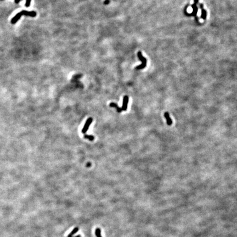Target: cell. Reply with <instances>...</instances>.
I'll list each match as a JSON object with an SVG mask.
<instances>
[{
  "mask_svg": "<svg viewBox=\"0 0 237 237\" xmlns=\"http://www.w3.org/2000/svg\"><path fill=\"white\" fill-rule=\"evenodd\" d=\"M36 14H37L36 12L35 11L29 12V11H26V10H23L22 11L17 13V14L12 18L11 20V23L12 24H15L18 20L20 19V18L22 15L29 16V17H35L36 16Z\"/></svg>",
  "mask_w": 237,
  "mask_h": 237,
  "instance_id": "cell-1",
  "label": "cell"
},
{
  "mask_svg": "<svg viewBox=\"0 0 237 237\" xmlns=\"http://www.w3.org/2000/svg\"><path fill=\"white\" fill-rule=\"evenodd\" d=\"M137 56L142 63V64L139 65L137 66H136L135 69H136V70H141V69L145 68L146 67V66H147V59L143 56L142 53L141 51H139L137 53Z\"/></svg>",
  "mask_w": 237,
  "mask_h": 237,
  "instance_id": "cell-2",
  "label": "cell"
},
{
  "mask_svg": "<svg viewBox=\"0 0 237 237\" xmlns=\"http://www.w3.org/2000/svg\"><path fill=\"white\" fill-rule=\"evenodd\" d=\"M92 121H93V119L92 118H89L86 121V123H85L84 127L82 129L81 132L82 134H85V133L87 131V130H89L91 124V123L92 122Z\"/></svg>",
  "mask_w": 237,
  "mask_h": 237,
  "instance_id": "cell-3",
  "label": "cell"
},
{
  "mask_svg": "<svg viewBox=\"0 0 237 237\" xmlns=\"http://www.w3.org/2000/svg\"><path fill=\"white\" fill-rule=\"evenodd\" d=\"M129 101V97L128 95H125L123 98V102H122V105L121 109L122 111H126L127 109Z\"/></svg>",
  "mask_w": 237,
  "mask_h": 237,
  "instance_id": "cell-4",
  "label": "cell"
},
{
  "mask_svg": "<svg viewBox=\"0 0 237 237\" xmlns=\"http://www.w3.org/2000/svg\"><path fill=\"white\" fill-rule=\"evenodd\" d=\"M200 8L201 10V18L202 19L204 20H205L206 18V16H207V12L206 10H205L204 8V5L203 3H200Z\"/></svg>",
  "mask_w": 237,
  "mask_h": 237,
  "instance_id": "cell-5",
  "label": "cell"
},
{
  "mask_svg": "<svg viewBox=\"0 0 237 237\" xmlns=\"http://www.w3.org/2000/svg\"><path fill=\"white\" fill-rule=\"evenodd\" d=\"M191 7H192V8H193L192 13H191V14H186V15H188V16H195V17H196V14H197V13H198V7H197L196 4H193L192 5H191Z\"/></svg>",
  "mask_w": 237,
  "mask_h": 237,
  "instance_id": "cell-6",
  "label": "cell"
},
{
  "mask_svg": "<svg viewBox=\"0 0 237 237\" xmlns=\"http://www.w3.org/2000/svg\"><path fill=\"white\" fill-rule=\"evenodd\" d=\"M164 116H165V119H166V120L167 124L168 125H169V126H170V125H171L172 124V121L171 119L170 118L169 113L168 112L165 113V114H164Z\"/></svg>",
  "mask_w": 237,
  "mask_h": 237,
  "instance_id": "cell-7",
  "label": "cell"
},
{
  "mask_svg": "<svg viewBox=\"0 0 237 237\" xmlns=\"http://www.w3.org/2000/svg\"><path fill=\"white\" fill-rule=\"evenodd\" d=\"M109 106H111V107L115 108L117 109V111H118V113H121V111H122L121 108H120L119 106L118 105V104H116V103H110V104H109Z\"/></svg>",
  "mask_w": 237,
  "mask_h": 237,
  "instance_id": "cell-8",
  "label": "cell"
},
{
  "mask_svg": "<svg viewBox=\"0 0 237 237\" xmlns=\"http://www.w3.org/2000/svg\"><path fill=\"white\" fill-rule=\"evenodd\" d=\"M79 228L78 227L74 228V230L71 231V232L69 234L68 237H73V236L74 235V234H75V233H76L77 232H78L79 231Z\"/></svg>",
  "mask_w": 237,
  "mask_h": 237,
  "instance_id": "cell-9",
  "label": "cell"
},
{
  "mask_svg": "<svg viewBox=\"0 0 237 237\" xmlns=\"http://www.w3.org/2000/svg\"><path fill=\"white\" fill-rule=\"evenodd\" d=\"M95 234L97 237H102L101 236V231L99 228H96V230L95 231Z\"/></svg>",
  "mask_w": 237,
  "mask_h": 237,
  "instance_id": "cell-10",
  "label": "cell"
},
{
  "mask_svg": "<svg viewBox=\"0 0 237 237\" xmlns=\"http://www.w3.org/2000/svg\"><path fill=\"white\" fill-rule=\"evenodd\" d=\"M84 137L85 138H86V139H88L89 140L91 141H93L95 139V137L94 136H92V135H85L84 136Z\"/></svg>",
  "mask_w": 237,
  "mask_h": 237,
  "instance_id": "cell-11",
  "label": "cell"
},
{
  "mask_svg": "<svg viewBox=\"0 0 237 237\" xmlns=\"http://www.w3.org/2000/svg\"><path fill=\"white\" fill-rule=\"evenodd\" d=\"M31 0H26L25 4V7H30V3H31Z\"/></svg>",
  "mask_w": 237,
  "mask_h": 237,
  "instance_id": "cell-12",
  "label": "cell"
},
{
  "mask_svg": "<svg viewBox=\"0 0 237 237\" xmlns=\"http://www.w3.org/2000/svg\"><path fill=\"white\" fill-rule=\"evenodd\" d=\"M109 3H110V0H105V1L104 2V4L105 5L108 4Z\"/></svg>",
  "mask_w": 237,
  "mask_h": 237,
  "instance_id": "cell-13",
  "label": "cell"
},
{
  "mask_svg": "<svg viewBox=\"0 0 237 237\" xmlns=\"http://www.w3.org/2000/svg\"><path fill=\"white\" fill-rule=\"evenodd\" d=\"M199 3V0H194V4H197Z\"/></svg>",
  "mask_w": 237,
  "mask_h": 237,
  "instance_id": "cell-14",
  "label": "cell"
},
{
  "mask_svg": "<svg viewBox=\"0 0 237 237\" xmlns=\"http://www.w3.org/2000/svg\"><path fill=\"white\" fill-rule=\"evenodd\" d=\"M20 0H15V3H17V4H18L20 2Z\"/></svg>",
  "mask_w": 237,
  "mask_h": 237,
  "instance_id": "cell-15",
  "label": "cell"
},
{
  "mask_svg": "<svg viewBox=\"0 0 237 237\" xmlns=\"http://www.w3.org/2000/svg\"><path fill=\"white\" fill-rule=\"evenodd\" d=\"M80 237V235H79V236H76V237Z\"/></svg>",
  "mask_w": 237,
  "mask_h": 237,
  "instance_id": "cell-16",
  "label": "cell"
},
{
  "mask_svg": "<svg viewBox=\"0 0 237 237\" xmlns=\"http://www.w3.org/2000/svg\"><path fill=\"white\" fill-rule=\"evenodd\" d=\"M20 1H22V0H20Z\"/></svg>",
  "mask_w": 237,
  "mask_h": 237,
  "instance_id": "cell-17",
  "label": "cell"
},
{
  "mask_svg": "<svg viewBox=\"0 0 237 237\" xmlns=\"http://www.w3.org/2000/svg\"><path fill=\"white\" fill-rule=\"evenodd\" d=\"M1 1H2V0H1Z\"/></svg>",
  "mask_w": 237,
  "mask_h": 237,
  "instance_id": "cell-18",
  "label": "cell"
}]
</instances>
